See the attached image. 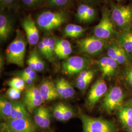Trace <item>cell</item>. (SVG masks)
<instances>
[{"label": "cell", "instance_id": "cell-1", "mask_svg": "<svg viewBox=\"0 0 132 132\" xmlns=\"http://www.w3.org/2000/svg\"><path fill=\"white\" fill-rule=\"evenodd\" d=\"M26 47L27 42L24 34L20 29H18L16 37L5 51L6 61L10 64L23 67Z\"/></svg>", "mask_w": 132, "mask_h": 132}, {"label": "cell", "instance_id": "cell-2", "mask_svg": "<svg viewBox=\"0 0 132 132\" xmlns=\"http://www.w3.org/2000/svg\"><path fill=\"white\" fill-rule=\"evenodd\" d=\"M112 20L121 31L132 28V8L128 5L115 4L110 2Z\"/></svg>", "mask_w": 132, "mask_h": 132}, {"label": "cell", "instance_id": "cell-3", "mask_svg": "<svg viewBox=\"0 0 132 132\" xmlns=\"http://www.w3.org/2000/svg\"><path fill=\"white\" fill-rule=\"evenodd\" d=\"M111 17L110 10L103 9L102 10L101 20L94 29V36L104 40L118 37L119 33Z\"/></svg>", "mask_w": 132, "mask_h": 132}, {"label": "cell", "instance_id": "cell-4", "mask_svg": "<svg viewBox=\"0 0 132 132\" xmlns=\"http://www.w3.org/2000/svg\"><path fill=\"white\" fill-rule=\"evenodd\" d=\"M83 132H117V128L113 122L103 118H96L85 113H80Z\"/></svg>", "mask_w": 132, "mask_h": 132}, {"label": "cell", "instance_id": "cell-5", "mask_svg": "<svg viewBox=\"0 0 132 132\" xmlns=\"http://www.w3.org/2000/svg\"><path fill=\"white\" fill-rule=\"evenodd\" d=\"M67 20V15L64 12L45 11L38 15L36 24L44 30L51 31L59 28Z\"/></svg>", "mask_w": 132, "mask_h": 132}, {"label": "cell", "instance_id": "cell-6", "mask_svg": "<svg viewBox=\"0 0 132 132\" xmlns=\"http://www.w3.org/2000/svg\"><path fill=\"white\" fill-rule=\"evenodd\" d=\"M77 45L79 52L90 56L100 54L107 46V41L95 37H89L79 40Z\"/></svg>", "mask_w": 132, "mask_h": 132}, {"label": "cell", "instance_id": "cell-7", "mask_svg": "<svg viewBox=\"0 0 132 132\" xmlns=\"http://www.w3.org/2000/svg\"><path fill=\"white\" fill-rule=\"evenodd\" d=\"M124 94L118 86L111 88L106 93L101 105V108L107 113H112L122 107Z\"/></svg>", "mask_w": 132, "mask_h": 132}, {"label": "cell", "instance_id": "cell-8", "mask_svg": "<svg viewBox=\"0 0 132 132\" xmlns=\"http://www.w3.org/2000/svg\"><path fill=\"white\" fill-rule=\"evenodd\" d=\"M92 61L86 56H74L67 58L62 63V71L64 74L73 76L85 71L90 66Z\"/></svg>", "mask_w": 132, "mask_h": 132}, {"label": "cell", "instance_id": "cell-9", "mask_svg": "<svg viewBox=\"0 0 132 132\" xmlns=\"http://www.w3.org/2000/svg\"><path fill=\"white\" fill-rule=\"evenodd\" d=\"M1 124L14 132H36L37 129L36 124L30 116L10 119Z\"/></svg>", "mask_w": 132, "mask_h": 132}, {"label": "cell", "instance_id": "cell-10", "mask_svg": "<svg viewBox=\"0 0 132 132\" xmlns=\"http://www.w3.org/2000/svg\"><path fill=\"white\" fill-rule=\"evenodd\" d=\"M44 101L39 88L33 85L28 86L24 94L23 102L28 112H33Z\"/></svg>", "mask_w": 132, "mask_h": 132}, {"label": "cell", "instance_id": "cell-11", "mask_svg": "<svg viewBox=\"0 0 132 132\" xmlns=\"http://www.w3.org/2000/svg\"><path fill=\"white\" fill-rule=\"evenodd\" d=\"M107 92V86L104 80L99 79L95 82L90 90L87 103L90 108H93L104 94Z\"/></svg>", "mask_w": 132, "mask_h": 132}, {"label": "cell", "instance_id": "cell-12", "mask_svg": "<svg viewBox=\"0 0 132 132\" xmlns=\"http://www.w3.org/2000/svg\"><path fill=\"white\" fill-rule=\"evenodd\" d=\"M21 25L26 32L28 43L31 46L37 44L39 40V32L31 16L28 15L24 18Z\"/></svg>", "mask_w": 132, "mask_h": 132}, {"label": "cell", "instance_id": "cell-13", "mask_svg": "<svg viewBox=\"0 0 132 132\" xmlns=\"http://www.w3.org/2000/svg\"><path fill=\"white\" fill-rule=\"evenodd\" d=\"M107 56L118 62V64H125L130 61L131 57L121 47L117 42H112L108 46Z\"/></svg>", "mask_w": 132, "mask_h": 132}, {"label": "cell", "instance_id": "cell-14", "mask_svg": "<svg viewBox=\"0 0 132 132\" xmlns=\"http://www.w3.org/2000/svg\"><path fill=\"white\" fill-rule=\"evenodd\" d=\"M98 65L103 77H113L118 69V62L108 56L101 58L98 61Z\"/></svg>", "mask_w": 132, "mask_h": 132}, {"label": "cell", "instance_id": "cell-15", "mask_svg": "<svg viewBox=\"0 0 132 132\" xmlns=\"http://www.w3.org/2000/svg\"><path fill=\"white\" fill-rule=\"evenodd\" d=\"M39 89L44 101H51L59 97L55 84L50 80H44L39 86Z\"/></svg>", "mask_w": 132, "mask_h": 132}, {"label": "cell", "instance_id": "cell-16", "mask_svg": "<svg viewBox=\"0 0 132 132\" xmlns=\"http://www.w3.org/2000/svg\"><path fill=\"white\" fill-rule=\"evenodd\" d=\"M55 84L60 97L68 99L75 95V91L73 87L64 78H60L57 79Z\"/></svg>", "mask_w": 132, "mask_h": 132}, {"label": "cell", "instance_id": "cell-17", "mask_svg": "<svg viewBox=\"0 0 132 132\" xmlns=\"http://www.w3.org/2000/svg\"><path fill=\"white\" fill-rule=\"evenodd\" d=\"M117 42L130 56H132V28L119 33Z\"/></svg>", "mask_w": 132, "mask_h": 132}, {"label": "cell", "instance_id": "cell-18", "mask_svg": "<svg viewBox=\"0 0 132 132\" xmlns=\"http://www.w3.org/2000/svg\"><path fill=\"white\" fill-rule=\"evenodd\" d=\"M12 23L10 17L6 15H0V39L2 41H5L9 38L12 31Z\"/></svg>", "mask_w": 132, "mask_h": 132}, {"label": "cell", "instance_id": "cell-19", "mask_svg": "<svg viewBox=\"0 0 132 132\" xmlns=\"http://www.w3.org/2000/svg\"><path fill=\"white\" fill-rule=\"evenodd\" d=\"M118 119L123 126L126 128L132 127V107L126 106L118 109Z\"/></svg>", "mask_w": 132, "mask_h": 132}, {"label": "cell", "instance_id": "cell-20", "mask_svg": "<svg viewBox=\"0 0 132 132\" xmlns=\"http://www.w3.org/2000/svg\"><path fill=\"white\" fill-rule=\"evenodd\" d=\"M27 110L24 102L20 101H13L11 114L9 120L29 117Z\"/></svg>", "mask_w": 132, "mask_h": 132}, {"label": "cell", "instance_id": "cell-21", "mask_svg": "<svg viewBox=\"0 0 132 132\" xmlns=\"http://www.w3.org/2000/svg\"><path fill=\"white\" fill-rule=\"evenodd\" d=\"M13 102H11L4 96L0 99V116L1 119L5 121L9 120L11 116Z\"/></svg>", "mask_w": 132, "mask_h": 132}, {"label": "cell", "instance_id": "cell-22", "mask_svg": "<svg viewBox=\"0 0 132 132\" xmlns=\"http://www.w3.org/2000/svg\"><path fill=\"white\" fill-rule=\"evenodd\" d=\"M86 29L82 27L74 24H68L64 28V34L67 37L78 38L84 33Z\"/></svg>", "mask_w": 132, "mask_h": 132}, {"label": "cell", "instance_id": "cell-23", "mask_svg": "<svg viewBox=\"0 0 132 132\" xmlns=\"http://www.w3.org/2000/svg\"><path fill=\"white\" fill-rule=\"evenodd\" d=\"M56 41L53 37H48L47 44V59L50 61L53 60L54 54H55V45Z\"/></svg>", "mask_w": 132, "mask_h": 132}, {"label": "cell", "instance_id": "cell-24", "mask_svg": "<svg viewBox=\"0 0 132 132\" xmlns=\"http://www.w3.org/2000/svg\"><path fill=\"white\" fill-rule=\"evenodd\" d=\"M26 83L24 80L20 77H16L12 78L8 82V85L10 87L23 90L25 89Z\"/></svg>", "mask_w": 132, "mask_h": 132}, {"label": "cell", "instance_id": "cell-25", "mask_svg": "<svg viewBox=\"0 0 132 132\" xmlns=\"http://www.w3.org/2000/svg\"><path fill=\"white\" fill-rule=\"evenodd\" d=\"M47 110V108L44 107L43 106H40L35 110L34 121L35 122L37 126H38L39 123L41 121Z\"/></svg>", "mask_w": 132, "mask_h": 132}, {"label": "cell", "instance_id": "cell-26", "mask_svg": "<svg viewBox=\"0 0 132 132\" xmlns=\"http://www.w3.org/2000/svg\"><path fill=\"white\" fill-rule=\"evenodd\" d=\"M96 13L97 12L94 8L88 5L86 12L84 23H89L94 20L96 16Z\"/></svg>", "mask_w": 132, "mask_h": 132}, {"label": "cell", "instance_id": "cell-27", "mask_svg": "<svg viewBox=\"0 0 132 132\" xmlns=\"http://www.w3.org/2000/svg\"><path fill=\"white\" fill-rule=\"evenodd\" d=\"M53 116L55 118L60 121H64L63 103H60L55 105L53 110Z\"/></svg>", "mask_w": 132, "mask_h": 132}, {"label": "cell", "instance_id": "cell-28", "mask_svg": "<svg viewBox=\"0 0 132 132\" xmlns=\"http://www.w3.org/2000/svg\"><path fill=\"white\" fill-rule=\"evenodd\" d=\"M51 114L48 109H47L41 121L39 123L37 126L43 129H46L49 127L51 124Z\"/></svg>", "mask_w": 132, "mask_h": 132}, {"label": "cell", "instance_id": "cell-29", "mask_svg": "<svg viewBox=\"0 0 132 132\" xmlns=\"http://www.w3.org/2000/svg\"><path fill=\"white\" fill-rule=\"evenodd\" d=\"M21 90L15 89L12 87L7 90L6 95L9 99L12 100H16L19 99L21 96Z\"/></svg>", "mask_w": 132, "mask_h": 132}, {"label": "cell", "instance_id": "cell-30", "mask_svg": "<svg viewBox=\"0 0 132 132\" xmlns=\"http://www.w3.org/2000/svg\"><path fill=\"white\" fill-rule=\"evenodd\" d=\"M88 5H86V4H82V5H80L78 7L76 16L77 17V20L80 22L84 23L86 12Z\"/></svg>", "mask_w": 132, "mask_h": 132}, {"label": "cell", "instance_id": "cell-31", "mask_svg": "<svg viewBox=\"0 0 132 132\" xmlns=\"http://www.w3.org/2000/svg\"><path fill=\"white\" fill-rule=\"evenodd\" d=\"M94 70H90L88 71H84L80 72L76 79V82H78L83 80L87 79L89 78L94 77Z\"/></svg>", "mask_w": 132, "mask_h": 132}, {"label": "cell", "instance_id": "cell-32", "mask_svg": "<svg viewBox=\"0 0 132 132\" xmlns=\"http://www.w3.org/2000/svg\"><path fill=\"white\" fill-rule=\"evenodd\" d=\"M48 37L43 38L42 40L38 43V50L46 58L47 57V44Z\"/></svg>", "mask_w": 132, "mask_h": 132}, {"label": "cell", "instance_id": "cell-33", "mask_svg": "<svg viewBox=\"0 0 132 132\" xmlns=\"http://www.w3.org/2000/svg\"><path fill=\"white\" fill-rule=\"evenodd\" d=\"M63 111L64 121H66L70 120L74 116V113L72 109L69 106L63 103Z\"/></svg>", "mask_w": 132, "mask_h": 132}, {"label": "cell", "instance_id": "cell-34", "mask_svg": "<svg viewBox=\"0 0 132 132\" xmlns=\"http://www.w3.org/2000/svg\"><path fill=\"white\" fill-rule=\"evenodd\" d=\"M71 43L67 40L61 39L56 41L55 45V52L64 50L68 47H71Z\"/></svg>", "mask_w": 132, "mask_h": 132}, {"label": "cell", "instance_id": "cell-35", "mask_svg": "<svg viewBox=\"0 0 132 132\" xmlns=\"http://www.w3.org/2000/svg\"><path fill=\"white\" fill-rule=\"evenodd\" d=\"M35 64H36V68L35 71L40 72L43 71L45 68V63L43 61L42 59L39 56L37 52H35Z\"/></svg>", "mask_w": 132, "mask_h": 132}, {"label": "cell", "instance_id": "cell-36", "mask_svg": "<svg viewBox=\"0 0 132 132\" xmlns=\"http://www.w3.org/2000/svg\"><path fill=\"white\" fill-rule=\"evenodd\" d=\"M72 52V48L71 47H68L64 50L59 51L55 52L57 56L60 59H65L68 58Z\"/></svg>", "mask_w": 132, "mask_h": 132}, {"label": "cell", "instance_id": "cell-37", "mask_svg": "<svg viewBox=\"0 0 132 132\" xmlns=\"http://www.w3.org/2000/svg\"><path fill=\"white\" fill-rule=\"evenodd\" d=\"M93 78H94L93 77H91L86 80H83L78 82H76V87L79 90H85L89 86L90 83L91 82L92 80H93Z\"/></svg>", "mask_w": 132, "mask_h": 132}, {"label": "cell", "instance_id": "cell-38", "mask_svg": "<svg viewBox=\"0 0 132 132\" xmlns=\"http://www.w3.org/2000/svg\"><path fill=\"white\" fill-rule=\"evenodd\" d=\"M20 75L28 76L33 80H35L36 77V73L35 71L33 70L29 67L24 69V70L21 72Z\"/></svg>", "mask_w": 132, "mask_h": 132}, {"label": "cell", "instance_id": "cell-39", "mask_svg": "<svg viewBox=\"0 0 132 132\" xmlns=\"http://www.w3.org/2000/svg\"><path fill=\"white\" fill-rule=\"evenodd\" d=\"M70 0H49V3L54 6L61 7L68 5Z\"/></svg>", "mask_w": 132, "mask_h": 132}, {"label": "cell", "instance_id": "cell-40", "mask_svg": "<svg viewBox=\"0 0 132 132\" xmlns=\"http://www.w3.org/2000/svg\"><path fill=\"white\" fill-rule=\"evenodd\" d=\"M35 53V51H33L32 52H31L27 61V64L28 65V67L31 68L34 71H35V68H36Z\"/></svg>", "mask_w": 132, "mask_h": 132}, {"label": "cell", "instance_id": "cell-41", "mask_svg": "<svg viewBox=\"0 0 132 132\" xmlns=\"http://www.w3.org/2000/svg\"><path fill=\"white\" fill-rule=\"evenodd\" d=\"M44 0H22L24 5L28 7H35L40 5Z\"/></svg>", "mask_w": 132, "mask_h": 132}, {"label": "cell", "instance_id": "cell-42", "mask_svg": "<svg viewBox=\"0 0 132 132\" xmlns=\"http://www.w3.org/2000/svg\"><path fill=\"white\" fill-rule=\"evenodd\" d=\"M15 0H0L1 9L10 8L15 3Z\"/></svg>", "mask_w": 132, "mask_h": 132}, {"label": "cell", "instance_id": "cell-43", "mask_svg": "<svg viewBox=\"0 0 132 132\" xmlns=\"http://www.w3.org/2000/svg\"><path fill=\"white\" fill-rule=\"evenodd\" d=\"M125 78L129 84L132 87V66L127 71L125 75Z\"/></svg>", "mask_w": 132, "mask_h": 132}, {"label": "cell", "instance_id": "cell-44", "mask_svg": "<svg viewBox=\"0 0 132 132\" xmlns=\"http://www.w3.org/2000/svg\"><path fill=\"white\" fill-rule=\"evenodd\" d=\"M20 76V77H21L24 80L26 85H28V86L33 85V80H34L32 79L31 78H30V77H29L28 76Z\"/></svg>", "mask_w": 132, "mask_h": 132}, {"label": "cell", "instance_id": "cell-45", "mask_svg": "<svg viewBox=\"0 0 132 132\" xmlns=\"http://www.w3.org/2000/svg\"><path fill=\"white\" fill-rule=\"evenodd\" d=\"M1 132H14L1 124Z\"/></svg>", "mask_w": 132, "mask_h": 132}, {"label": "cell", "instance_id": "cell-46", "mask_svg": "<svg viewBox=\"0 0 132 132\" xmlns=\"http://www.w3.org/2000/svg\"><path fill=\"white\" fill-rule=\"evenodd\" d=\"M83 1H84L86 3H92V4H94V3H96V2H97L99 0H82Z\"/></svg>", "mask_w": 132, "mask_h": 132}, {"label": "cell", "instance_id": "cell-47", "mask_svg": "<svg viewBox=\"0 0 132 132\" xmlns=\"http://www.w3.org/2000/svg\"><path fill=\"white\" fill-rule=\"evenodd\" d=\"M128 106H131L132 107V99L129 101V102L128 103Z\"/></svg>", "mask_w": 132, "mask_h": 132}, {"label": "cell", "instance_id": "cell-48", "mask_svg": "<svg viewBox=\"0 0 132 132\" xmlns=\"http://www.w3.org/2000/svg\"><path fill=\"white\" fill-rule=\"evenodd\" d=\"M129 129V132H132V127Z\"/></svg>", "mask_w": 132, "mask_h": 132}, {"label": "cell", "instance_id": "cell-49", "mask_svg": "<svg viewBox=\"0 0 132 132\" xmlns=\"http://www.w3.org/2000/svg\"><path fill=\"white\" fill-rule=\"evenodd\" d=\"M116 1H118V2H121L122 0H116Z\"/></svg>", "mask_w": 132, "mask_h": 132}, {"label": "cell", "instance_id": "cell-50", "mask_svg": "<svg viewBox=\"0 0 132 132\" xmlns=\"http://www.w3.org/2000/svg\"><path fill=\"white\" fill-rule=\"evenodd\" d=\"M52 132V131H47V132Z\"/></svg>", "mask_w": 132, "mask_h": 132}, {"label": "cell", "instance_id": "cell-51", "mask_svg": "<svg viewBox=\"0 0 132 132\" xmlns=\"http://www.w3.org/2000/svg\"></svg>", "mask_w": 132, "mask_h": 132}]
</instances>
